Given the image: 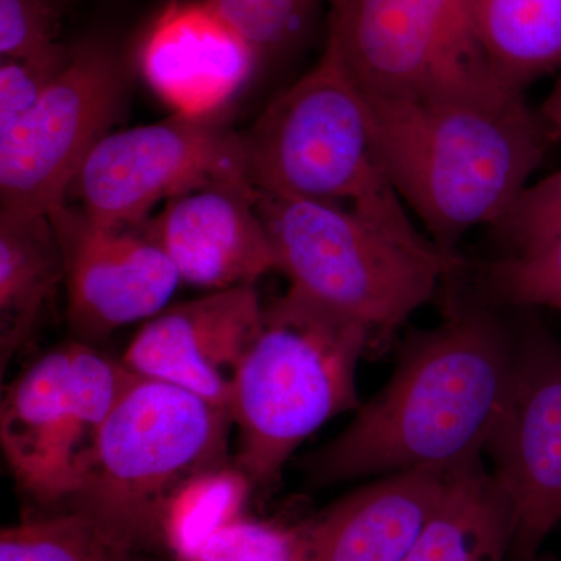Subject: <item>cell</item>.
<instances>
[{
    "label": "cell",
    "mask_w": 561,
    "mask_h": 561,
    "mask_svg": "<svg viewBox=\"0 0 561 561\" xmlns=\"http://www.w3.org/2000/svg\"><path fill=\"white\" fill-rule=\"evenodd\" d=\"M516 343L486 312H459L413 341L350 426L311 454L317 485L481 460L511 394Z\"/></svg>",
    "instance_id": "1"
},
{
    "label": "cell",
    "mask_w": 561,
    "mask_h": 561,
    "mask_svg": "<svg viewBox=\"0 0 561 561\" xmlns=\"http://www.w3.org/2000/svg\"><path fill=\"white\" fill-rule=\"evenodd\" d=\"M367 99L391 184L449 254L468 231L504 219L552 138L523 92L496 81Z\"/></svg>",
    "instance_id": "2"
},
{
    "label": "cell",
    "mask_w": 561,
    "mask_h": 561,
    "mask_svg": "<svg viewBox=\"0 0 561 561\" xmlns=\"http://www.w3.org/2000/svg\"><path fill=\"white\" fill-rule=\"evenodd\" d=\"M371 332L301 291L262 308L230 400L234 465L253 486H271L291 454L327 421L360 408L357 365Z\"/></svg>",
    "instance_id": "3"
},
{
    "label": "cell",
    "mask_w": 561,
    "mask_h": 561,
    "mask_svg": "<svg viewBox=\"0 0 561 561\" xmlns=\"http://www.w3.org/2000/svg\"><path fill=\"white\" fill-rule=\"evenodd\" d=\"M254 197L289 287L371 334L404 323L456 267V256L421 236L409 214L378 216L256 191Z\"/></svg>",
    "instance_id": "4"
},
{
    "label": "cell",
    "mask_w": 561,
    "mask_h": 561,
    "mask_svg": "<svg viewBox=\"0 0 561 561\" xmlns=\"http://www.w3.org/2000/svg\"><path fill=\"white\" fill-rule=\"evenodd\" d=\"M241 138L245 176L256 192L378 216L409 214L387 175L367 95L331 44Z\"/></svg>",
    "instance_id": "5"
},
{
    "label": "cell",
    "mask_w": 561,
    "mask_h": 561,
    "mask_svg": "<svg viewBox=\"0 0 561 561\" xmlns=\"http://www.w3.org/2000/svg\"><path fill=\"white\" fill-rule=\"evenodd\" d=\"M230 412L197 394L133 375L103 423L79 505L162 546L161 519L195 479L228 467Z\"/></svg>",
    "instance_id": "6"
},
{
    "label": "cell",
    "mask_w": 561,
    "mask_h": 561,
    "mask_svg": "<svg viewBox=\"0 0 561 561\" xmlns=\"http://www.w3.org/2000/svg\"><path fill=\"white\" fill-rule=\"evenodd\" d=\"M133 375L124 362L76 341L43 354L10 383L0 443L21 490L49 507L72 500Z\"/></svg>",
    "instance_id": "7"
},
{
    "label": "cell",
    "mask_w": 561,
    "mask_h": 561,
    "mask_svg": "<svg viewBox=\"0 0 561 561\" xmlns=\"http://www.w3.org/2000/svg\"><path fill=\"white\" fill-rule=\"evenodd\" d=\"M131 61L119 43L91 33L43 99L0 131V213L49 216L65 205L88 154L119 119Z\"/></svg>",
    "instance_id": "8"
},
{
    "label": "cell",
    "mask_w": 561,
    "mask_h": 561,
    "mask_svg": "<svg viewBox=\"0 0 561 561\" xmlns=\"http://www.w3.org/2000/svg\"><path fill=\"white\" fill-rule=\"evenodd\" d=\"M216 180H247L241 133L228 111L173 113L108 133L81 164L66 203L110 227H140L158 203Z\"/></svg>",
    "instance_id": "9"
},
{
    "label": "cell",
    "mask_w": 561,
    "mask_h": 561,
    "mask_svg": "<svg viewBox=\"0 0 561 561\" xmlns=\"http://www.w3.org/2000/svg\"><path fill=\"white\" fill-rule=\"evenodd\" d=\"M328 7L327 43L371 98L493 80L472 43V0H328Z\"/></svg>",
    "instance_id": "10"
},
{
    "label": "cell",
    "mask_w": 561,
    "mask_h": 561,
    "mask_svg": "<svg viewBox=\"0 0 561 561\" xmlns=\"http://www.w3.org/2000/svg\"><path fill=\"white\" fill-rule=\"evenodd\" d=\"M486 451L511 504V561H535L561 523V346L545 332L516 343L511 394Z\"/></svg>",
    "instance_id": "11"
},
{
    "label": "cell",
    "mask_w": 561,
    "mask_h": 561,
    "mask_svg": "<svg viewBox=\"0 0 561 561\" xmlns=\"http://www.w3.org/2000/svg\"><path fill=\"white\" fill-rule=\"evenodd\" d=\"M65 262L70 330L90 343L168 308L181 283L144 225L110 227L65 203L49 214Z\"/></svg>",
    "instance_id": "12"
},
{
    "label": "cell",
    "mask_w": 561,
    "mask_h": 561,
    "mask_svg": "<svg viewBox=\"0 0 561 561\" xmlns=\"http://www.w3.org/2000/svg\"><path fill=\"white\" fill-rule=\"evenodd\" d=\"M262 308L254 286L180 302L146 320L121 360L135 375L172 383L228 411Z\"/></svg>",
    "instance_id": "13"
},
{
    "label": "cell",
    "mask_w": 561,
    "mask_h": 561,
    "mask_svg": "<svg viewBox=\"0 0 561 561\" xmlns=\"http://www.w3.org/2000/svg\"><path fill=\"white\" fill-rule=\"evenodd\" d=\"M136 62L175 113H227L262 68L249 39L213 0H168L149 22Z\"/></svg>",
    "instance_id": "14"
},
{
    "label": "cell",
    "mask_w": 561,
    "mask_h": 561,
    "mask_svg": "<svg viewBox=\"0 0 561 561\" xmlns=\"http://www.w3.org/2000/svg\"><path fill=\"white\" fill-rule=\"evenodd\" d=\"M247 180H216L169 198L144 224L181 280L210 291L254 286L275 254Z\"/></svg>",
    "instance_id": "15"
},
{
    "label": "cell",
    "mask_w": 561,
    "mask_h": 561,
    "mask_svg": "<svg viewBox=\"0 0 561 561\" xmlns=\"http://www.w3.org/2000/svg\"><path fill=\"white\" fill-rule=\"evenodd\" d=\"M451 472H393L346 494L306 524L308 561H404Z\"/></svg>",
    "instance_id": "16"
},
{
    "label": "cell",
    "mask_w": 561,
    "mask_h": 561,
    "mask_svg": "<svg viewBox=\"0 0 561 561\" xmlns=\"http://www.w3.org/2000/svg\"><path fill=\"white\" fill-rule=\"evenodd\" d=\"M60 284H65V262L50 217L0 213L2 375L35 337Z\"/></svg>",
    "instance_id": "17"
},
{
    "label": "cell",
    "mask_w": 561,
    "mask_h": 561,
    "mask_svg": "<svg viewBox=\"0 0 561 561\" xmlns=\"http://www.w3.org/2000/svg\"><path fill=\"white\" fill-rule=\"evenodd\" d=\"M512 541L511 504L478 460L449 474L404 561H511Z\"/></svg>",
    "instance_id": "18"
},
{
    "label": "cell",
    "mask_w": 561,
    "mask_h": 561,
    "mask_svg": "<svg viewBox=\"0 0 561 561\" xmlns=\"http://www.w3.org/2000/svg\"><path fill=\"white\" fill-rule=\"evenodd\" d=\"M471 35L491 79L523 92L561 69V0H472Z\"/></svg>",
    "instance_id": "19"
},
{
    "label": "cell",
    "mask_w": 561,
    "mask_h": 561,
    "mask_svg": "<svg viewBox=\"0 0 561 561\" xmlns=\"http://www.w3.org/2000/svg\"><path fill=\"white\" fill-rule=\"evenodd\" d=\"M151 548L157 546L79 505H62L0 531V561H151Z\"/></svg>",
    "instance_id": "20"
},
{
    "label": "cell",
    "mask_w": 561,
    "mask_h": 561,
    "mask_svg": "<svg viewBox=\"0 0 561 561\" xmlns=\"http://www.w3.org/2000/svg\"><path fill=\"white\" fill-rule=\"evenodd\" d=\"M253 483L236 465L220 468L173 497L161 519L162 546L179 561L194 552L209 535L242 516Z\"/></svg>",
    "instance_id": "21"
},
{
    "label": "cell",
    "mask_w": 561,
    "mask_h": 561,
    "mask_svg": "<svg viewBox=\"0 0 561 561\" xmlns=\"http://www.w3.org/2000/svg\"><path fill=\"white\" fill-rule=\"evenodd\" d=\"M249 39L262 66L300 49L328 0H213Z\"/></svg>",
    "instance_id": "22"
},
{
    "label": "cell",
    "mask_w": 561,
    "mask_h": 561,
    "mask_svg": "<svg viewBox=\"0 0 561 561\" xmlns=\"http://www.w3.org/2000/svg\"><path fill=\"white\" fill-rule=\"evenodd\" d=\"M306 526L260 522L239 516L209 535L179 561H308Z\"/></svg>",
    "instance_id": "23"
},
{
    "label": "cell",
    "mask_w": 561,
    "mask_h": 561,
    "mask_svg": "<svg viewBox=\"0 0 561 561\" xmlns=\"http://www.w3.org/2000/svg\"><path fill=\"white\" fill-rule=\"evenodd\" d=\"M490 283L504 300L561 312V232L529 253L496 262Z\"/></svg>",
    "instance_id": "24"
},
{
    "label": "cell",
    "mask_w": 561,
    "mask_h": 561,
    "mask_svg": "<svg viewBox=\"0 0 561 561\" xmlns=\"http://www.w3.org/2000/svg\"><path fill=\"white\" fill-rule=\"evenodd\" d=\"M73 44L22 57H0V131L16 124L43 99L72 60Z\"/></svg>",
    "instance_id": "25"
},
{
    "label": "cell",
    "mask_w": 561,
    "mask_h": 561,
    "mask_svg": "<svg viewBox=\"0 0 561 561\" xmlns=\"http://www.w3.org/2000/svg\"><path fill=\"white\" fill-rule=\"evenodd\" d=\"M72 0H0V57L38 54L61 44Z\"/></svg>",
    "instance_id": "26"
},
{
    "label": "cell",
    "mask_w": 561,
    "mask_h": 561,
    "mask_svg": "<svg viewBox=\"0 0 561 561\" xmlns=\"http://www.w3.org/2000/svg\"><path fill=\"white\" fill-rule=\"evenodd\" d=\"M513 254L529 253L561 232V171L530 183L496 225Z\"/></svg>",
    "instance_id": "27"
},
{
    "label": "cell",
    "mask_w": 561,
    "mask_h": 561,
    "mask_svg": "<svg viewBox=\"0 0 561 561\" xmlns=\"http://www.w3.org/2000/svg\"><path fill=\"white\" fill-rule=\"evenodd\" d=\"M540 116L551 136L561 138V69L552 91L549 92L548 98L542 103Z\"/></svg>",
    "instance_id": "28"
}]
</instances>
